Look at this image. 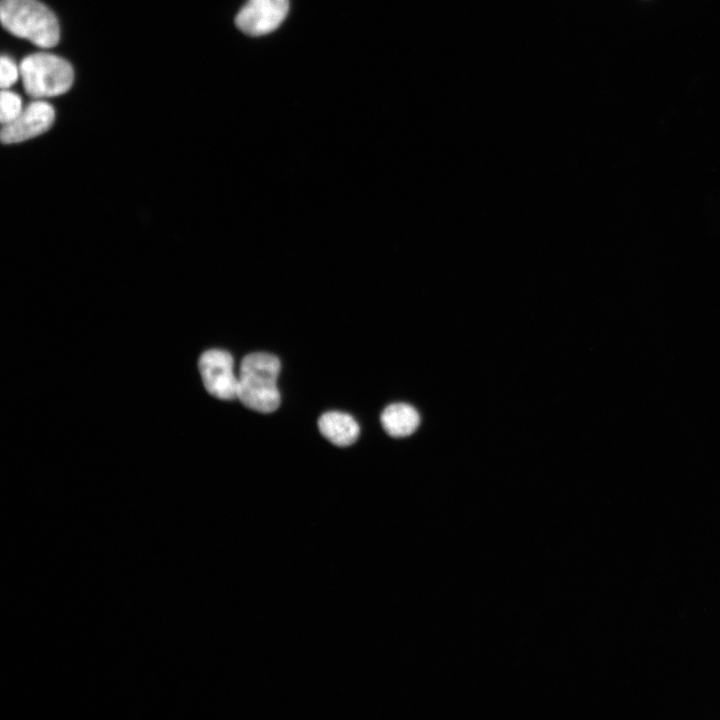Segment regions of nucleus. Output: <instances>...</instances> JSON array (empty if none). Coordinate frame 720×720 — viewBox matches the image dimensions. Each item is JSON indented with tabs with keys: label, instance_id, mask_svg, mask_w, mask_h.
Returning a JSON list of instances; mask_svg holds the SVG:
<instances>
[{
	"label": "nucleus",
	"instance_id": "f257e3e1",
	"mask_svg": "<svg viewBox=\"0 0 720 720\" xmlns=\"http://www.w3.org/2000/svg\"><path fill=\"white\" fill-rule=\"evenodd\" d=\"M280 366L278 357L267 352L250 353L242 359L237 398L244 406L260 413H271L279 407Z\"/></svg>",
	"mask_w": 720,
	"mask_h": 720
},
{
	"label": "nucleus",
	"instance_id": "f03ea898",
	"mask_svg": "<svg viewBox=\"0 0 720 720\" xmlns=\"http://www.w3.org/2000/svg\"><path fill=\"white\" fill-rule=\"evenodd\" d=\"M2 26L13 35L41 48H51L60 39L55 14L38 0H1Z\"/></svg>",
	"mask_w": 720,
	"mask_h": 720
},
{
	"label": "nucleus",
	"instance_id": "7ed1b4c3",
	"mask_svg": "<svg viewBox=\"0 0 720 720\" xmlns=\"http://www.w3.org/2000/svg\"><path fill=\"white\" fill-rule=\"evenodd\" d=\"M19 69L26 93L34 98L61 95L70 89L74 79L71 64L50 53L26 56Z\"/></svg>",
	"mask_w": 720,
	"mask_h": 720
},
{
	"label": "nucleus",
	"instance_id": "20e7f679",
	"mask_svg": "<svg viewBox=\"0 0 720 720\" xmlns=\"http://www.w3.org/2000/svg\"><path fill=\"white\" fill-rule=\"evenodd\" d=\"M199 372L205 389L221 400H234L238 396V378L234 374L231 354L221 349L205 351L199 358Z\"/></svg>",
	"mask_w": 720,
	"mask_h": 720
},
{
	"label": "nucleus",
	"instance_id": "39448f33",
	"mask_svg": "<svg viewBox=\"0 0 720 720\" xmlns=\"http://www.w3.org/2000/svg\"><path fill=\"white\" fill-rule=\"evenodd\" d=\"M288 10V0H247L236 15L235 23L243 33L261 36L277 29Z\"/></svg>",
	"mask_w": 720,
	"mask_h": 720
},
{
	"label": "nucleus",
	"instance_id": "423d86ee",
	"mask_svg": "<svg viewBox=\"0 0 720 720\" xmlns=\"http://www.w3.org/2000/svg\"><path fill=\"white\" fill-rule=\"evenodd\" d=\"M55 119L54 108L45 101H34L25 107L12 122L3 125L1 140L19 143L46 132Z\"/></svg>",
	"mask_w": 720,
	"mask_h": 720
},
{
	"label": "nucleus",
	"instance_id": "0eeeda50",
	"mask_svg": "<svg viewBox=\"0 0 720 720\" xmlns=\"http://www.w3.org/2000/svg\"><path fill=\"white\" fill-rule=\"evenodd\" d=\"M318 428L326 439L339 447L353 444L360 433L356 420L351 415L339 411L322 414L318 420Z\"/></svg>",
	"mask_w": 720,
	"mask_h": 720
},
{
	"label": "nucleus",
	"instance_id": "6e6552de",
	"mask_svg": "<svg viewBox=\"0 0 720 720\" xmlns=\"http://www.w3.org/2000/svg\"><path fill=\"white\" fill-rule=\"evenodd\" d=\"M383 429L392 437H405L418 427L420 417L414 407L406 403L388 405L381 413Z\"/></svg>",
	"mask_w": 720,
	"mask_h": 720
},
{
	"label": "nucleus",
	"instance_id": "1a4fd4ad",
	"mask_svg": "<svg viewBox=\"0 0 720 720\" xmlns=\"http://www.w3.org/2000/svg\"><path fill=\"white\" fill-rule=\"evenodd\" d=\"M22 110L20 96L8 89H2L0 96V120L2 125L12 122Z\"/></svg>",
	"mask_w": 720,
	"mask_h": 720
},
{
	"label": "nucleus",
	"instance_id": "9d476101",
	"mask_svg": "<svg viewBox=\"0 0 720 720\" xmlns=\"http://www.w3.org/2000/svg\"><path fill=\"white\" fill-rule=\"evenodd\" d=\"M20 69L15 62L6 55H2L0 59V86L2 89H8L18 79Z\"/></svg>",
	"mask_w": 720,
	"mask_h": 720
}]
</instances>
